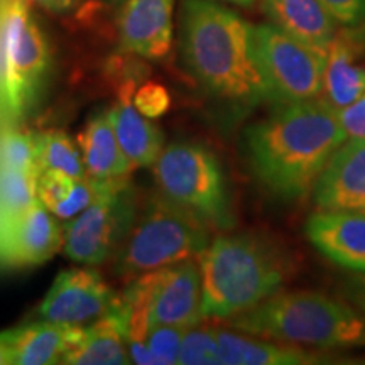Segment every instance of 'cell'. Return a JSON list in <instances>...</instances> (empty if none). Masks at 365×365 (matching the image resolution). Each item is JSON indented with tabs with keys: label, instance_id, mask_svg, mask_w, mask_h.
<instances>
[{
	"label": "cell",
	"instance_id": "5",
	"mask_svg": "<svg viewBox=\"0 0 365 365\" xmlns=\"http://www.w3.org/2000/svg\"><path fill=\"white\" fill-rule=\"evenodd\" d=\"M208 244L207 223L158 190L148 198L124 245L112 259L113 271L125 277L140 276L198 259Z\"/></svg>",
	"mask_w": 365,
	"mask_h": 365
},
{
	"label": "cell",
	"instance_id": "19",
	"mask_svg": "<svg viewBox=\"0 0 365 365\" xmlns=\"http://www.w3.org/2000/svg\"><path fill=\"white\" fill-rule=\"evenodd\" d=\"M117 140L132 168L154 166L164 149V134L135 108L132 88L108 110Z\"/></svg>",
	"mask_w": 365,
	"mask_h": 365
},
{
	"label": "cell",
	"instance_id": "10",
	"mask_svg": "<svg viewBox=\"0 0 365 365\" xmlns=\"http://www.w3.org/2000/svg\"><path fill=\"white\" fill-rule=\"evenodd\" d=\"M117 298L102 274L81 264L58 274L41 303L39 317L46 322L90 325L110 313Z\"/></svg>",
	"mask_w": 365,
	"mask_h": 365
},
{
	"label": "cell",
	"instance_id": "22",
	"mask_svg": "<svg viewBox=\"0 0 365 365\" xmlns=\"http://www.w3.org/2000/svg\"><path fill=\"white\" fill-rule=\"evenodd\" d=\"M365 93V66L359 65L354 46L336 33L327 48L322 98L335 110L354 103Z\"/></svg>",
	"mask_w": 365,
	"mask_h": 365
},
{
	"label": "cell",
	"instance_id": "33",
	"mask_svg": "<svg viewBox=\"0 0 365 365\" xmlns=\"http://www.w3.org/2000/svg\"><path fill=\"white\" fill-rule=\"evenodd\" d=\"M349 291H350V298L355 304H357V308L360 312L365 313V274L364 276H359L352 279L349 286Z\"/></svg>",
	"mask_w": 365,
	"mask_h": 365
},
{
	"label": "cell",
	"instance_id": "23",
	"mask_svg": "<svg viewBox=\"0 0 365 365\" xmlns=\"http://www.w3.org/2000/svg\"><path fill=\"white\" fill-rule=\"evenodd\" d=\"M97 178H73L59 171H43L38 178V200L58 220H71L88 208L102 188Z\"/></svg>",
	"mask_w": 365,
	"mask_h": 365
},
{
	"label": "cell",
	"instance_id": "15",
	"mask_svg": "<svg viewBox=\"0 0 365 365\" xmlns=\"http://www.w3.org/2000/svg\"><path fill=\"white\" fill-rule=\"evenodd\" d=\"M304 232L309 244L328 261L365 274V215L318 210L308 218Z\"/></svg>",
	"mask_w": 365,
	"mask_h": 365
},
{
	"label": "cell",
	"instance_id": "1",
	"mask_svg": "<svg viewBox=\"0 0 365 365\" xmlns=\"http://www.w3.org/2000/svg\"><path fill=\"white\" fill-rule=\"evenodd\" d=\"M245 137L255 176L287 202L313 193L327 163L346 140L336 110L322 97L279 103Z\"/></svg>",
	"mask_w": 365,
	"mask_h": 365
},
{
	"label": "cell",
	"instance_id": "25",
	"mask_svg": "<svg viewBox=\"0 0 365 365\" xmlns=\"http://www.w3.org/2000/svg\"><path fill=\"white\" fill-rule=\"evenodd\" d=\"M39 173L0 168V220L24 212L38 202Z\"/></svg>",
	"mask_w": 365,
	"mask_h": 365
},
{
	"label": "cell",
	"instance_id": "6",
	"mask_svg": "<svg viewBox=\"0 0 365 365\" xmlns=\"http://www.w3.org/2000/svg\"><path fill=\"white\" fill-rule=\"evenodd\" d=\"M153 173L163 195L193 212L210 228L228 230L234 225L225 175L207 145L185 140L164 145Z\"/></svg>",
	"mask_w": 365,
	"mask_h": 365
},
{
	"label": "cell",
	"instance_id": "29",
	"mask_svg": "<svg viewBox=\"0 0 365 365\" xmlns=\"http://www.w3.org/2000/svg\"><path fill=\"white\" fill-rule=\"evenodd\" d=\"M135 108L148 118H159L170 110L171 97L159 83H145L134 93Z\"/></svg>",
	"mask_w": 365,
	"mask_h": 365
},
{
	"label": "cell",
	"instance_id": "31",
	"mask_svg": "<svg viewBox=\"0 0 365 365\" xmlns=\"http://www.w3.org/2000/svg\"><path fill=\"white\" fill-rule=\"evenodd\" d=\"M336 117H339L346 137L365 139V93L354 103L336 110Z\"/></svg>",
	"mask_w": 365,
	"mask_h": 365
},
{
	"label": "cell",
	"instance_id": "16",
	"mask_svg": "<svg viewBox=\"0 0 365 365\" xmlns=\"http://www.w3.org/2000/svg\"><path fill=\"white\" fill-rule=\"evenodd\" d=\"M86 325H68L41 319L39 323L4 331L12 350V364L53 365L63 364L78 345Z\"/></svg>",
	"mask_w": 365,
	"mask_h": 365
},
{
	"label": "cell",
	"instance_id": "24",
	"mask_svg": "<svg viewBox=\"0 0 365 365\" xmlns=\"http://www.w3.org/2000/svg\"><path fill=\"white\" fill-rule=\"evenodd\" d=\"M38 144V168L43 171H59L73 178H85L83 158L71 137L61 130H48L36 135Z\"/></svg>",
	"mask_w": 365,
	"mask_h": 365
},
{
	"label": "cell",
	"instance_id": "36",
	"mask_svg": "<svg viewBox=\"0 0 365 365\" xmlns=\"http://www.w3.org/2000/svg\"><path fill=\"white\" fill-rule=\"evenodd\" d=\"M108 2H112V4H122V2H125V0H108Z\"/></svg>",
	"mask_w": 365,
	"mask_h": 365
},
{
	"label": "cell",
	"instance_id": "32",
	"mask_svg": "<svg viewBox=\"0 0 365 365\" xmlns=\"http://www.w3.org/2000/svg\"><path fill=\"white\" fill-rule=\"evenodd\" d=\"M27 2H33L53 14H68L75 11L81 4V0H27Z\"/></svg>",
	"mask_w": 365,
	"mask_h": 365
},
{
	"label": "cell",
	"instance_id": "27",
	"mask_svg": "<svg viewBox=\"0 0 365 365\" xmlns=\"http://www.w3.org/2000/svg\"><path fill=\"white\" fill-rule=\"evenodd\" d=\"M0 168L39 173L36 135L19 130H9L0 135Z\"/></svg>",
	"mask_w": 365,
	"mask_h": 365
},
{
	"label": "cell",
	"instance_id": "18",
	"mask_svg": "<svg viewBox=\"0 0 365 365\" xmlns=\"http://www.w3.org/2000/svg\"><path fill=\"white\" fill-rule=\"evenodd\" d=\"M271 24L301 43L327 49L336 36V22L322 0H262Z\"/></svg>",
	"mask_w": 365,
	"mask_h": 365
},
{
	"label": "cell",
	"instance_id": "17",
	"mask_svg": "<svg viewBox=\"0 0 365 365\" xmlns=\"http://www.w3.org/2000/svg\"><path fill=\"white\" fill-rule=\"evenodd\" d=\"M220 365H312L322 355L301 346L281 344L262 336L217 328Z\"/></svg>",
	"mask_w": 365,
	"mask_h": 365
},
{
	"label": "cell",
	"instance_id": "35",
	"mask_svg": "<svg viewBox=\"0 0 365 365\" xmlns=\"http://www.w3.org/2000/svg\"><path fill=\"white\" fill-rule=\"evenodd\" d=\"M225 2L237 4V6H250V4H254L255 0H225Z\"/></svg>",
	"mask_w": 365,
	"mask_h": 365
},
{
	"label": "cell",
	"instance_id": "13",
	"mask_svg": "<svg viewBox=\"0 0 365 365\" xmlns=\"http://www.w3.org/2000/svg\"><path fill=\"white\" fill-rule=\"evenodd\" d=\"M319 212L365 215V139L346 137L313 188Z\"/></svg>",
	"mask_w": 365,
	"mask_h": 365
},
{
	"label": "cell",
	"instance_id": "14",
	"mask_svg": "<svg viewBox=\"0 0 365 365\" xmlns=\"http://www.w3.org/2000/svg\"><path fill=\"white\" fill-rule=\"evenodd\" d=\"M173 0H127L118 19L120 48L148 59L170 53Z\"/></svg>",
	"mask_w": 365,
	"mask_h": 365
},
{
	"label": "cell",
	"instance_id": "9",
	"mask_svg": "<svg viewBox=\"0 0 365 365\" xmlns=\"http://www.w3.org/2000/svg\"><path fill=\"white\" fill-rule=\"evenodd\" d=\"M254 36L271 102L293 103L322 97L327 49L301 43L271 22L254 26Z\"/></svg>",
	"mask_w": 365,
	"mask_h": 365
},
{
	"label": "cell",
	"instance_id": "34",
	"mask_svg": "<svg viewBox=\"0 0 365 365\" xmlns=\"http://www.w3.org/2000/svg\"><path fill=\"white\" fill-rule=\"evenodd\" d=\"M12 364V350L9 346V341L6 339V333H0V365Z\"/></svg>",
	"mask_w": 365,
	"mask_h": 365
},
{
	"label": "cell",
	"instance_id": "11",
	"mask_svg": "<svg viewBox=\"0 0 365 365\" xmlns=\"http://www.w3.org/2000/svg\"><path fill=\"white\" fill-rule=\"evenodd\" d=\"M63 240L58 218L39 200L24 212L0 220V259L9 264H43L63 247Z\"/></svg>",
	"mask_w": 365,
	"mask_h": 365
},
{
	"label": "cell",
	"instance_id": "26",
	"mask_svg": "<svg viewBox=\"0 0 365 365\" xmlns=\"http://www.w3.org/2000/svg\"><path fill=\"white\" fill-rule=\"evenodd\" d=\"M181 365H220L217 327H191L181 341Z\"/></svg>",
	"mask_w": 365,
	"mask_h": 365
},
{
	"label": "cell",
	"instance_id": "7",
	"mask_svg": "<svg viewBox=\"0 0 365 365\" xmlns=\"http://www.w3.org/2000/svg\"><path fill=\"white\" fill-rule=\"evenodd\" d=\"M139 215L137 191L127 176L103 180L97 198L63 227L66 257L83 266L112 261Z\"/></svg>",
	"mask_w": 365,
	"mask_h": 365
},
{
	"label": "cell",
	"instance_id": "3",
	"mask_svg": "<svg viewBox=\"0 0 365 365\" xmlns=\"http://www.w3.org/2000/svg\"><path fill=\"white\" fill-rule=\"evenodd\" d=\"M234 330L317 350L365 346V313L313 291H277L228 319Z\"/></svg>",
	"mask_w": 365,
	"mask_h": 365
},
{
	"label": "cell",
	"instance_id": "28",
	"mask_svg": "<svg viewBox=\"0 0 365 365\" xmlns=\"http://www.w3.org/2000/svg\"><path fill=\"white\" fill-rule=\"evenodd\" d=\"M186 330L188 328L178 325H154L149 328L145 344L154 365L180 364L181 341Z\"/></svg>",
	"mask_w": 365,
	"mask_h": 365
},
{
	"label": "cell",
	"instance_id": "2",
	"mask_svg": "<svg viewBox=\"0 0 365 365\" xmlns=\"http://www.w3.org/2000/svg\"><path fill=\"white\" fill-rule=\"evenodd\" d=\"M181 53L195 78L215 97L242 105L271 102L254 26L230 9L210 0H185Z\"/></svg>",
	"mask_w": 365,
	"mask_h": 365
},
{
	"label": "cell",
	"instance_id": "21",
	"mask_svg": "<svg viewBox=\"0 0 365 365\" xmlns=\"http://www.w3.org/2000/svg\"><path fill=\"white\" fill-rule=\"evenodd\" d=\"M78 148L86 175L97 180L127 176L132 164L125 158L113 130L108 110L91 117L78 135Z\"/></svg>",
	"mask_w": 365,
	"mask_h": 365
},
{
	"label": "cell",
	"instance_id": "12",
	"mask_svg": "<svg viewBox=\"0 0 365 365\" xmlns=\"http://www.w3.org/2000/svg\"><path fill=\"white\" fill-rule=\"evenodd\" d=\"M202 307L203 286L198 259L158 269L150 298V327L191 328L205 319Z\"/></svg>",
	"mask_w": 365,
	"mask_h": 365
},
{
	"label": "cell",
	"instance_id": "4",
	"mask_svg": "<svg viewBox=\"0 0 365 365\" xmlns=\"http://www.w3.org/2000/svg\"><path fill=\"white\" fill-rule=\"evenodd\" d=\"M198 261L205 319L228 322L271 298L287 279V262L279 250L254 235L217 237Z\"/></svg>",
	"mask_w": 365,
	"mask_h": 365
},
{
	"label": "cell",
	"instance_id": "30",
	"mask_svg": "<svg viewBox=\"0 0 365 365\" xmlns=\"http://www.w3.org/2000/svg\"><path fill=\"white\" fill-rule=\"evenodd\" d=\"M341 26H359L365 22V0H322Z\"/></svg>",
	"mask_w": 365,
	"mask_h": 365
},
{
	"label": "cell",
	"instance_id": "20",
	"mask_svg": "<svg viewBox=\"0 0 365 365\" xmlns=\"http://www.w3.org/2000/svg\"><path fill=\"white\" fill-rule=\"evenodd\" d=\"M118 299V298H117ZM63 364L70 365H125L132 364L127 349L125 328L115 307L97 322L85 327L78 345L66 355Z\"/></svg>",
	"mask_w": 365,
	"mask_h": 365
},
{
	"label": "cell",
	"instance_id": "8",
	"mask_svg": "<svg viewBox=\"0 0 365 365\" xmlns=\"http://www.w3.org/2000/svg\"><path fill=\"white\" fill-rule=\"evenodd\" d=\"M48 48L27 0L0 4V102L21 115L38 98L48 73Z\"/></svg>",
	"mask_w": 365,
	"mask_h": 365
}]
</instances>
